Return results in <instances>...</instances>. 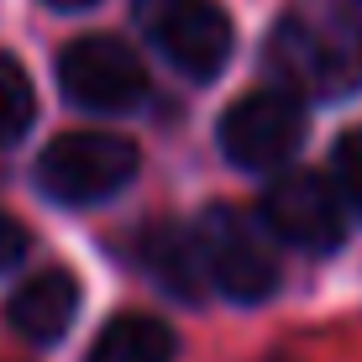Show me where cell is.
<instances>
[{
    "instance_id": "obj_14",
    "label": "cell",
    "mask_w": 362,
    "mask_h": 362,
    "mask_svg": "<svg viewBox=\"0 0 362 362\" xmlns=\"http://www.w3.org/2000/svg\"><path fill=\"white\" fill-rule=\"evenodd\" d=\"M47 6H58V11H79V6H95V0H47Z\"/></svg>"
},
{
    "instance_id": "obj_10",
    "label": "cell",
    "mask_w": 362,
    "mask_h": 362,
    "mask_svg": "<svg viewBox=\"0 0 362 362\" xmlns=\"http://www.w3.org/2000/svg\"><path fill=\"white\" fill-rule=\"evenodd\" d=\"M90 362H173V331L158 315L127 310V315L105 320V331L90 346Z\"/></svg>"
},
{
    "instance_id": "obj_6",
    "label": "cell",
    "mask_w": 362,
    "mask_h": 362,
    "mask_svg": "<svg viewBox=\"0 0 362 362\" xmlns=\"http://www.w3.org/2000/svg\"><path fill=\"white\" fill-rule=\"evenodd\" d=\"M58 90L84 110H136L147 100V69L116 37H79L58 53Z\"/></svg>"
},
{
    "instance_id": "obj_8",
    "label": "cell",
    "mask_w": 362,
    "mask_h": 362,
    "mask_svg": "<svg viewBox=\"0 0 362 362\" xmlns=\"http://www.w3.org/2000/svg\"><path fill=\"white\" fill-rule=\"evenodd\" d=\"M74 310H79V284L69 279V273H37V279H27L16 294L6 299V320L16 336H27V341L47 346L58 341V336L69 331Z\"/></svg>"
},
{
    "instance_id": "obj_13",
    "label": "cell",
    "mask_w": 362,
    "mask_h": 362,
    "mask_svg": "<svg viewBox=\"0 0 362 362\" xmlns=\"http://www.w3.org/2000/svg\"><path fill=\"white\" fill-rule=\"evenodd\" d=\"M21 257H27V231H21L16 221H11L6 210H0V273H6V268H16Z\"/></svg>"
},
{
    "instance_id": "obj_5",
    "label": "cell",
    "mask_w": 362,
    "mask_h": 362,
    "mask_svg": "<svg viewBox=\"0 0 362 362\" xmlns=\"http://www.w3.org/2000/svg\"><path fill=\"white\" fill-rule=\"evenodd\" d=\"M305 142V105L294 90H252L221 116V153L236 168H284Z\"/></svg>"
},
{
    "instance_id": "obj_2",
    "label": "cell",
    "mask_w": 362,
    "mask_h": 362,
    "mask_svg": "<svg viewBox=\"0 0 362 362\" xmlns=\"http://www.w3.org/2000/svg\"><path fill=\"white\" fill-rule=\"evenodd\" d=\"M136 173V147L116 132H64L37 158V184L58 205H95L110 199Z\"/></svg>"
},
{
    "instance_id": "obj_1",
    "label": "cell",
    "mask_w": 362,
    "mask_h": 362,
    "mask_svg": "<svg viewBox=\"0 0 362 362\" xmlns=\"http://www.w3.org/2000/svg\"><path fill=\"white\" fill-rule=\"evenodd\" d=\"M268 64L305 95H346L362 84V16L331 6L284 11L268 37Z\"/></svg>"
},
{
    "instance_id": "obj_11",
    "label": "cell",
    "mask_w": 362,
    "mask_h": 362,
    "mask_svg": "<svg viewBox=\"0 0 362 362\" xmlns=\"http://www.w3.org/2000/svg\"><path fill=\"white\" fill-rule=\"evenodd\" d=\"M37 116V95H32V79L27 69L16 64L11 53H0V147L21 142Z\"/></svg>"
},
{
    "instance_id": "obj_3",
    "label": "cell",
    "mask_w": 362,
    "mask_h": 362,
    "mask_svg": "<svg viewBox=\"0 0 362 362\" xmlns=\"http://www.w3.org/2000/svg\"><path fill=\"white\" fill-rule=\"evenodd\" d=\"M199 257H205V279L216 284L236 305H257L279 289V257H273L268 236L231 205H210L194 221Z\"/></svg>"
},
{
    "instance_id": "obj_4",
    "label": "cell",
    "mask_w": 362,
    "mask_h": 362,
    "mask_svg": "<svg viewBox=\"0 0 362 362\" xmlns=\"http://www.w3.org/2000/svg\"><path fill=\"white\" fill-rule=\"evenodd\" d=\"M132 16L147 42L189 79H210L231 58V16L216 0H136Z\"/></svg>"
},
{
    "instance_id": "obj_12",
    "label": "cell",
    "mask_w": 362,
    "mask_h": 362,
    "mask_svg": "<svg viewBox=\"0 0 362 362\" xmlns=\"http://www.w3.org/2000/svg\"><path fill=\"white\" fill-rule=\"evenodd\" d=\"M336 194L362 216V132H346L336 142Z\"/></svg>"
},
{
    "instance_id": "obj_7",
    "label": "cell",
    "mask_w": 362,
    "mask_h": 362,
    "mask_svg": "<svg viewBox=\"0 0 362 362\" xmlns=\"http://www.w3.org/2000/svg\"><path fill=\"white\" fill-rule=\"evenodd\" d=\"M263 226L299 252H331L341 242V194L320 173L289 168L263 189Z\"/></svg>"
},
{
    "instance_id": "obj_9",
    "label": "cell",
    "mask_w": 362,
    "mask_h": 362,
    "mask_svg": "<svg viewBox=\"0 0 362 362\" xmlns=\"http://www.w3.org/2000/svg\"><path fill=\"white\" fill-rule=\"evenodd\" d=\"M142 257H147V273L163 284L168 294L179 299H199L205 294V257H199V236L184 231V226H153L142 242Z\"/></svg>"
}]
</instances>
